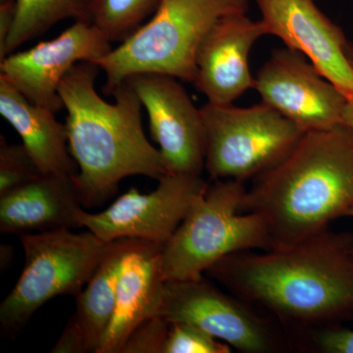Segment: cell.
<instances>
[{"instance_id":"16","label":"cell","mask_w":353,"mask_h":353,"mask_svg":"<svg viewBox=\"0 0 353 353\" xmlns=\"http://www.w3.org/2000/svg\"><path fill=\"white\" fill-rule=\"evenodd\" d=\"M82 208L74 176L43 175L0 196V231L21 236L75 229Z\"/></svg>"},{"instance_id":"8","label":"cell","mask_w":353,"mask_h":353,"mask_svg":"<svg viewBox=\"0 0 353 353\" xmlns=\"http://www.w3.org/2000/svg\"><path fill=\"white\" fill-rule=\"evenodd\" d=\"M252 304L227 294L205 278L167 281L157 316L187 323L245 353L282 352L292 348L271 321Z\"/></svg>"},{"instance_id":"21","label":"cell","mask_w":353,"mask_h":353,"mask_svg":"<svg viewBox=\"0 0 353 353\" xmlns=\"http://www.w3.org/2000/svg\"><path fill=\"white\" fill-rule=\"evenodd\" d=\"M44 175L23 143L0 138V196Z\"/></svg>"},{"instance_id":"28","label":"cell","mask_w":353,"mask_h":353,"mask_svg":"<svg viewBox=\"0 0 353 353\" xmlns=\"http://www.w3.org/2000/svg\"><path fill=\"white\" fill-rule=\"evenodd\" d=\"M347 217L353 218V208L352 209V210L350 211V212L347 213Z\"/></svg>"},{"instance_id":"22","label":"cell","mask_w":353,"mask_h":353,"mask_svg":"<svg viewBox=\"0 0 353 353\" xmlns=\"http://www.w3.org/2000/svg\"><path fill=\"white\" fill-rule=\"evenodd\" d=\"M232 347L187 323H171L164 353H230Z\"/></svg>"},{"instance_id":"3","label":"cell","mask_w":353,"mask_h":353,"mask_svg":"<svg viewBox=\"0 0 353 353\" xmlns=\"http://www.w3.org/2000/svg\"><path fill=\"white\" fill-rule=\"evenodd\" d=\"M99 71L92 62H79L59 87L67 110L70 152L78 166L74 179L83 208L101 205L128 176L158 181L167 174L159 150L143 132L138 94L125 81L111 92L113 103L104 101L95 90Z\"/></svg>"},{"instance_id":"5","label":"cell","mask_w":353,"mask_h":353,"mask_svg":"<svg viewBox=\"0 0 353 353\" xmlns=\"http://www.w3.org/2000/svg\"><path fill=\"white\" fill-rule=\"evenodd\" d=\"M245 183L213 180L162 248L167 281L201 280L216 262L233 253L272 250L263 221L241 213Z\"/></svg>"},{"instance_id":"25","label":"cell","mask_w":353,"mask_h":353,"mask_svg":"<svg viewBox=\"0 0 353 353\" xmlns=\"http://www.w3.org/2000/svg\"><path fill=\"white\" fill-rule=\"evenodd\" d=\"M15 19V0L0 2V50L3 48L9 34L12 31Z\"/></svg>"},{"instance_id":"9","label":"cell","mask_w":353,"mask_h":353,"mask_svg":"<svg viewBox=\"0 0 353 353\" xmlns=\"http://www.w3.org/2000/svg\"><path fill=\"white\" fill-rule=\"evenodd\" d=\"M208 185L201 176L167 173L150 194L132 188L101 212L81 208L77 223L106 243L134 239L164 245Z\"/></svg>"},{"instance_id":"10","label":"cell","mask_w":353,"mask_h":353,"mask_svg":"<svg viewBox=\"0 0 353 353\" xmlns=\"http://www.w3.org/2000/svg\"><path fill=\"white\" fill-rule=\"evenodd\" d=\"M254 90L304 132L341 124L350 102L305 55L287 46L272 51L257 72Z\"/></svg>"},{"instance_id":"26","label":"cell","mask_w":353,"mask_h":353,"mask_svg":"<svg viewBox=\"0 0 353 353\" xmlns=\"http://www.w3.org/2000/svg\"><path fill=\"white\" fill-rule=\"evenodd\" d=\"M343 123L353 128V102H350L343 114Z\"/></svg>"},{"instance_id":"29","label":"cell","mask_w":353,"mask_h":353,"mask_svg":"<svg viewBox=\"0 0 353 353\" xmlns=\"http://www.w3.org/2000/svg\"><path fill=\"white\" fill-rule=\"evenodd\" d=\"M2 1H8V0H0V2H2Z\"/></svg>"},{"instance_id":"13","label":"cell","mask_w":353,"mask_h":353,"mask_svg":"<svg viewBox=\"0 0 353 353\" xmlns=\"http://www.w3.org/2000/svg\"><path fill=\"white\" fill-rule=\"evenodd\" d=\"M270 36L303 53L327 80L353 102V70L345 55L348 39L314 0H255Z\"/></svg>"},{"instance_id":"7","label":"cell","mask_w":353,"mask_h":353,"mask_svg":"<svg viewBox=\"0 0 353 353\" xmlns=\"http://www.w3.org/2000/svg\"><path fill=\"white\" fill-rule=\"evenodd\" d=\"M205 164L211 180L245 183L279 163L304 134L261 101L250 108L204 104Z\"/></svg>"},{"instance_id":"14","label":"cell","mask_w":353,"mask_h":353,"mask_svg":"<svg viewBox=\"0 0 353 353\" xmlns=\"http://www.w3.org/2000/svg\"><path fill=\"white\" fill-rule=\"evenodd\" d=\"M268 34L263 21L252 20L246 14L223 16L213 25L197 50L194 83L208 102L234 103L255 88L250 53L257 41Z\"/></svg>"},{"instance_id":"17","label":"cell","mask_w":353,"mask_h":353,"mask_svg":"<svg viewBox=\"0 0 353 353\" xmlns=\"http://www.w3.org/2000/svg\"><path fill=\"white\" fill-rule=\"evenodd\" d=\"M132 239L113 241L90 282L76 296V307L50 352L97 353L112 322L123 259Z\"/></svg>"},{"instance_id":"27","label":"cell","mask_w":353,"mask_h":353,"mask_svg":"<svg viewBox=\"0 0 353 353\" xmlns=\"http://www.w3.org/2000/svg\"><path fill=\"white\" fill-rule=\"evenodd\" d=\"M345 55H347L348 62L353 70V43L352 41H348L345 46Z\"/></svg>"},{"instance_id":"11","label":"cell","mask_w":353,"mask_h":353,"mask_svg":"<svg viewBox=\"0 0 353 353\" xmlns=\"http://www.w3.org/2000/svg\"><path fill=\"white\" fill-rule=\"evenodd\" d=\"M126 81L146 109L167 173L201 176L205 164L203 120L180 80L139 73Z\"/></svg>"},{"instance_id":"1","label":"cell","mask_w":353,"mask_h":353,"mask_svg":"<svg viewBox=\"0 0 353 353\" xmlns=\"http://www.w3.org/2000/svg\"><path fill=\"white\" fill-rule=\"evenodd\" d=\"M297 336L353 320V234L326 229L284 248L228 255L205 272Z\"/></svg>"},{"instance_id":"24","label":"cell","mask_w":353,"mask_h":353,"mask_svg":"<svg viewBox=\"0 0 353 353\" xmlns=\"http://www.w3.org/2000/svg\"><path fill=\"white\" fill-rule=\"evenodd\" d=\"M296 348L323 353H353V330L341 326L315 330L297 336Z\"/></svg>"},{"instance_id":"20","label":"cell","mask_w":353,"mask_h":353,"mask_svg":"<svg viewBox=\"0 0 353 353\" xmlns=\"http://www.w3.org/2000/svg\"><path fill=\"white\" fill-rule=\"evenodd\" d=\"M161 0H92V24L109 39L124 41L157 10Z\"/></svg>"},{"instance_id":"6","label":"cell","mask_w":353,"mask_h":353,"mask_svg":"<svg viewBox=\"0 0 353 353\" xmlns=\"http://www.w3.org/2000/svg\"><path fill=\"white\" fill-rule=\"evenodd\" d=\"M25 266L17 284L0 305V329L14 338L51 299L76 297L90 282L111 243L90 230L71 229L21 234Z\"/></svg>"},{"instance_id":"2","label":"cell","mask_w":353,"mask_h":353,"mask_svg":"<svg viewBox=\"0 0 353 353\" xmlns=\"http://www.w3.org/2000/svg\"><path fill=\"white\" fill-rule=\"evenodd\" d=\"M353 208V128L345 123L304 132L275 166L246 189L241 213L263 221L272 248L328 229Z\"/></svg>"},{"instance_id":"19","label":"cell","mask_w":353,"mask_h":353,"mask_svg":"<svg viewBox=\"0 0 353 353\" xmlns=\"http://www.w3.org/2000/svg\"><path fill=\"white\" fill-rule=\"evenodd\" d=\"M16 19L12 31L0 50V61L26 41L41 36L66 19L92 21V0H15Z\"/></svg>"},{"instance_id":"15","label":"cell","mask_w":353,"mask_h":353,"mask_svg":"<svg viewBox=\"0 0 353 353\" xmlns=\"http://www.w3.org/2000/svg\"><path fill=\"white\" fill-rule=\"evenodd\" d=\"M162 248L132 239L121 264L112 322L97 353H120L134 330L157 316L165 284Z\"/></svg>"},{"instance_id":"12","label":"cell","mask_w":353,"mask_h":353,"mask_svg":"<svg viewBox=\"0 0 353 353\" xmlns=\"http://www.w3.org/2000/svg\"><path fill=\"white\" fill-rule=\"evenodd\" d=\"M112 50L92 23L75 22L59 37L0 61V76L37 105L57 113L64 108L59 94L62 81L79 62L94 61Z\"/></svg>"},{"instance_id":"23","label":"cell","mask_w":353,"mask_h":353,"mask_svg":"<svg viewBox=\"0 0 353 353\" xmlns=\"http://www.w3.org/2000/svg\"><path fill=\"white\" fill-rule=\"evenodd\" d=\"M170 326L160 316L145 320L130 334L120 353H164Z\"/></svg>"},{"instance_id":"4","label":"cell","mask_w":353,"mask_h":353,"mask_svg":"<svg viewBox=\"0 0 353 353\" xmlns=\"http://www.w3.org/2000/svg\"><path fill=\"white\" fill-rule=\"evenodd\" d=\"M250 0H161L150 19L108 54L92 61L105 73L103 92L130 76L159 73L194 85L196 53L223 16L248 14Z\"/></svg>"},{"instance_id":"18","label":"cell","mask_w":353,"mask_h":353,"mask_svg":"<svg viewBox=\"0 0 353 353\" xmlns=\"http://www.w3.org/2000/svg\"><path fill=\"white\" fill-rule=\"evenodd\" d=\"M0 114L19 134L44 175H77L65 124L58 122L52 111L26 99L1 76Z\"/></svg>"}]
</instances>
